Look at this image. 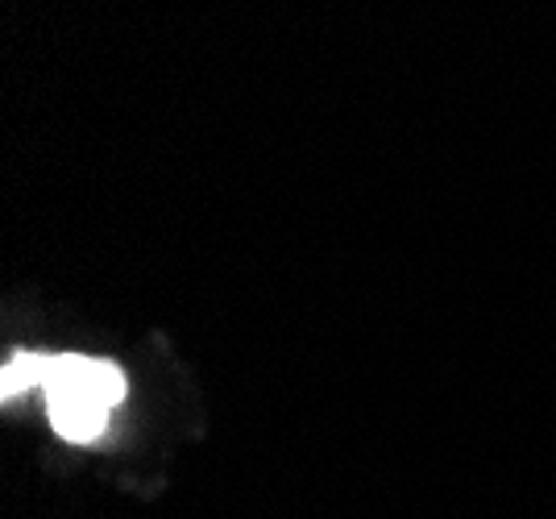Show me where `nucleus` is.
Returning <instances> with one entry per match:
<instances>
[{"mask_svg":"<svg viewBox=\"0 0 556 519\" xmlns=\"http://www.w3.org/2000/svg\"><path fill=\"white\" fill-rule=\"evenodd\" d=\"M47 378H50V357L47 354H17L9 366H4V378H0L4 400L22 395V391H29V387H47Z\"/></svg>","mask_w":556,"mask_h":519,"instance_id":"obj_2","label":"nucleus"},{"mask_svg":"<svg viewBox=\"0 0 556 519\" xmlns=\"http://www.w3.org/2000/svg\"><path fill=\"white\" fill-rule=\"evenodd\" d=\"M47 407H50V425L63 441H96L104 425H109V407L100 400H92L88 391H75V387H59V391H47Z\"/></svg>","mask_w":556,"mask_h":519,"instance_id":"obj_1","label":"nucleus"}]
</instances>
